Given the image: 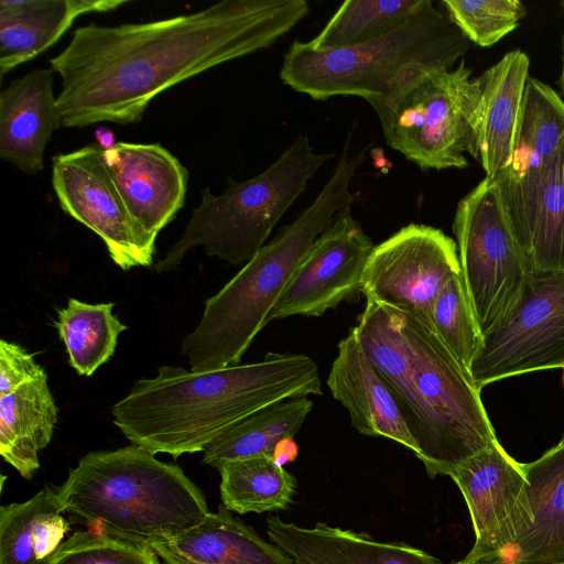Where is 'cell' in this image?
<instances>
[{
	"instance_id": "1",
	"label": "cell",
	"mask_w": 564,
	"mask_h": 564,
	"mask_svg": "<svg viewBox=\"0 0 564 564\" xmlns=\"http://www.w3.org/2000/svg\"><path fill=\"white\" fill-rule=\"evenodd\" d=\"M308 13L306 0H224L153 22L80 26L50 59L59 126L137 123L164 90L269 47Z\"/></svg>"
},
{
	"instance_id": "2",
	"label": "cell",
	"mask_w": 564,
	"mask_h": 564,
	"mask_svg": "<svg viewBox=\"0 0 564 564\" xmlns=\"http://www.w3.org/2000/svg\"><path fill=\"white\" fill-rule=\"evenodd\" d=\"M322 393L313 358L268 352L258 362L207 371L161 366L155 377L137 380L111 414L132 445L177 458L204 452L226 429L263 406Z\"/></svg>"
},
{
	"instance_id": "3",
	"label": "cell",
	"mask_w": 564,
	"mask_h": 564,
	"mask_svg": "<svg viewBox=\"0 0 564 564\" xmlns=\"http://www.w3.org/2000/svg\"><path fill=\"white\" fill-rule=\"evenodd\" d=\"M352 328L397 397L431 478L449 476L497 438L481 390L420 321L367 301Z\"/></svg>"
},
{
	"instance_id": "4",
	"label": "cell",
	"mask_w": 564,
	"mask_h": 564,
	"mask_svg": "<svg viewBox=\"0 0 564 564\" xmlns=\"http://www.w3.org/2000/svg\"><path fill=\"white\" fill-rule=\"evenodd\" d=\"M345 143L336 167L311 205L265 243L242 269L205 302L197 326L182 341L193 371L239 365L292 275L318 236L356 195L350 182L367 149L349 153Z\"/></svg>"
},
{
	"instance_id": "5",
	"label": "cell",
	"mask_w": 564,
	"mask_h": 564,
	"mask_svg": "<svg viewBox=\"0 0 564 564\" xmlns=\"http://www.w3.org/2000/svg\"><path fill=\"white\" fill-rule=\"evenodd\" d=\"M56 494L63 513L88 530L149 547L209 512L203 491L180 466L132 444L89 452Z\"/></svg>"
},
{
	"instance_id": "6",
	"label": "cell",
	"mask_w": 564,
	"mask_h": 564,
	"mask_svg": "<svg viewBox=\"0 0 564 564\" xmlns=\"http://www.w3.org/2000/svg\"><path fill=\"white\" fill-rule=\"evenodd\" d=\"M470 42L434 4L389 34L351 47L316 51L294 41L281 80L316 100L356 96L371 102L423 74L452 69Z\"/></svg>"
},
{
	"instance_id": "7",
	"label": "cell",
	"mask_w": 564,
	"mask_h": 564,
	"mask_svg": "<svg viewBox=\"0 0 564 564\" xmlns=\"http://www.w3.org/2000/svg\"><path fill=\"white\" fill-rule=\"evenodd\" d=\"M332 153H316L306 135L260 174L231 182L219 195L206 187L181 238L155 264L156 272L175 269L194 247L230 264L249 262L265 245L275 225L305 191Z\"/></svg>"
},
{
	"instance_id": "8",
	"label": "cell",
	"mask_w": 564,
	"mask_h": 564,
	"mask_svg": "<svg viewBox=\"0 0 564 564\" xmlns=\"http://www.w3.org/2000/svg\"><path fill=\"white\" fill-rule=\"evenodd\" d=\"M480 87L464 61L448 70L421 75L393 95L369 105L386 142L421 170L465 169L476 159Z\"/></svg>"
},
{
	"instance_id": "9",
	"label": "cell",
	"mask_w": 564,
	"mask_h": 564,
	"mask_svg": "<svg viewBox=\"0 0 564 564\" xmlns=\"http://www.w3.org/2000/svg\"><path fill=\"white\" fill-rule=\"evenodd\" d=\"M453 231L466 294L484 336L506 319L533 273L497 181L485 177L458 202Z\"/></svg>"
},
{
	"instance_id": "10",
	"label": "cell",
	"mask_w": 564,
	"mask_h": 564,
	"mask_svg": "<svg viewBox=\"0 0 564 564\" xmlns=\"http://www.w3.org/2000/svg\"><path fill=\"white\" fill-rule=\"evenodd\" d=\"M564 367V271L533 272L506 319L482 336L469 370L481 390L499 380Z\"/></svg>"
},
{
	"instance_id": "11",
	"label": "cell",
	"mask_w": 564,
	"mask_h": 564,
	"mask_svg": "<svg viewBox=\"0 0 564 564\" xmlns=\"http://www.w3.org/2000/svg\"><path fill=\"white\" fill-rule=\"evenodd\" d=\"M459 273L456 242L438 228L410 224L373 247L361 294L367 301L410 314L434 332L433 304Z\"/></svg>"
},
{
	"instance_id": "12",
	"label": "cell",
	"mask_w": 564,
	"mask_h": 564,
	"mask_svg": "<svg viewBox=\"0 0 564 564\" xmlns=\"http://www.w3.org/2000/svg\"><path fill=\"white\" fill-rule=\"evenodd\" d=\"M468 507L475 542L468 564L499 561L528 523L527 477L522 463L498 438L449 474Z\"/></svg>"
},
{
	"instance_id": "13",
	"label": "cell",
	"mask_w": 564,
	"mask_h": 564,
	"mask_svg": "<svg viewBox=\"0 0 564 564\" xmlns=\"http://www.w3.org/2000/svg\"><path fill=\"white\" fill-rule=\"evenodd\" d=\"M52 185L61 208L101 238L115 264L124 271L152 265L154 251L132 223L97 143L55 155Z\"/></svg>"
},
{
	"instance_id": "14",
	"label": "cell",
	"mask_w": 564,
	"mask_h": 564,
	"mask_svg": "<svg viewBox=\"0 0 564 564\" xmlns=\"http://www.w3.org/2000/svg\"><path fill=\"white\" fill-rule=\"evenodd\" d=\"M375 245L350 207L341 209L314 241L270 314L322 316L361 293L364 270Z\"/></svg>"
},
{
	"instance_id": "15",
	"label": "cell",
	"mask_w": 564,
	"mask_h": 564,
	"mask_svg": "<svg viewBox=\"0 0 564 564\" xmlns=\"http://www.w3.org/2000/svg\"><path fill=\"white\" fill-rule=\"evenodd\" d=\"M102 158L132 223L154 251L159 232L184 205L187 169L160 143L117 142L102 149Z\"/></svg>"
},
{
	"instance_id": "16",
	"label": "cell",
	"mask_w": 564,
	"mask_h": 564,
	"mask_svg": "<svg viewBox=\"0 0 564 564\" xmlns=\"http://www.w3.org/2000/svg\"><path fill=\"white\" fill-rule=\"evenodd\" d=\"M494 180L532 272L564 271V143L523 177Z\"/></svg>"
},
{
	"instance_id": "17",
	"label": "cell",
	"mask_w": 564,
	"mask_h": 564,
	"mask_svg": "<svg viewBox=\"0 0 564 564\" xmlns=\"http://www.w3.org/2000/svg\"><path fill=\"white\" fill-rule=\"evenodd\" d=\"M326 383L359 433L387 437L419 453L397 397L364 351L354 328L339 341Z\"/></svg>"
},
{
	"instance_id": "18",
	"label": "cell",
	"mask_w": 564,
	"mask_h": 564,
	"mask_svg": "<svg viewBox=\"0 0 564 564\" xmlns=\"http://www.w3.org/2000/svg\"><path fill=\"white\" fill-rule=\"evenodd\" d=\"M267 535L293 564H442L402 542H379L365 533L317 522L300 527L278 516L267 519Z\"/></svg>"
},
{
	"instance_id": "19",
	"label": "cell",
	"mask_w": 564,
	"mask_h": 564,
	"mask_svg": "<svg viewBox=\"0 0 564 564\" xmlns=\"http://www.w3.org/2000/svg\"><path fill=\"white\" fill-rule=\"evenodd\" d=\"M53 83L52 68H37L0 94V156L26 174L44 170L45 149L61 127Z\"/></svg>"
},
{
	"instance_id": "20",
	"label": "cell",
	"mask_w": 564,
	"mask_h": 564,
	"mask_svg": "<svg viewBox=\"0 0 564 564\" xmlns=\"http://www.w3.org/2000/svg\"><path fill=\"white\" fill-rule=\"evenodd\" d=\"M530 59L521 50L508 52L478 76L480 98L476 126V160L494 180L511 158L529 75Z\"/></svg>"
},
{
	"instance_id": "21",
	"label": "cell",
	"mask_w": 564,
	"mask_h": 564,
	"mask_svg": "<svg viewBox=\"0 0 564 564\" xmlns=\"http://www.w3.org/2000/svg\"><path fill=\"white\" fill-rule=\"evenodd\" d=\"M522 467L528 523L511 549L494 563H564V446L555 445Z\"/></svg>"
},
{
	"instance_id": "22",
	"label": "cell",
	"mask_w": 564,
	"mask_h": 564,
	"mask_svg": "<svg viewBox=\"0 0 564 564\" xmlns=\"http://www.w3.org/2000/svg\"><path fill=\"white\" fill-rule=\"evenodd\" d=\"M151 549L164 564H293L223 505L196 525Z\"/></svg>"
},
{
	"instance_id": "23",
	"label": "cell",
	"mask_w": 564,
	"mask_h": 564,
	"mask_svg": "<svg viewBox=\"0 0 564 564\" xmlns=\"http://www.w3.org/2000/svg\"><path fill=\"white\" fill-rule=\"evenodd\" d=\"M128 0H0V78L52 46L83 14Z\"/></svg>"
},
{
	"instance_id": "24",
	"label": "cell",
	"mask_w": 564,
	"mask_h": 564,
	"mask_svg": "<svg viewBox=\"0 0 564 564\" xmlns=\"http://www.w3.org/2000/svg\"><path fill=\"white\" fill-rule=\"evenodd\" d=\"M57 412L46 372L0 395V454L25 479L40 467L39 452L52 440Z\"/></svg>"
},
{
	"instance_id": "25",
	"label": "cell",
	"mask_w": 564,
	"mask_h": 564,
	"mask_svg": "<svg viewBox=\"0 0 564 564\" xmlns=\"http://www.w3.org/2000/svg\"><path fill=\"white\" fill-rule=\"evenodd\" d=\"M56 488L45 487L23 502L0 508V564H50L66 540Z\"/></svg>"
},
{
	"instance_id": "26",
	"label": "cell",
	"mask_w": 564,
	"mask_h": 564,
	"mask_svg": "<svg viewBox=\"0 0 564 564\" xmlns=\"http://www.w3.org/2000/svg\"><path fill=\"white\" fill-rule=\"evenodd\" d=\"M307 397L263 406L220 433L203 452V463L219 465L259 455L272 456L279 441L299 432L313 409Z\"/></svg>"
},
{
	"instance_id": "27",
	"label": "cell",
	"mask_w": 564,
	"mask_h": 564,
	"mask_svg": "<svg viewBox=\"0 0 564 564\" xmlns=\"http://www.w3.org/2000/svg\"><path fill=\"white\" fill-rule=\"evenodd\" d=\"M564 143V100L549 85L529 77L513 151L498 175L519 180L545 164ZM497 175V176H498Z\"/></svg>"
},
{
	"instance_id": "28",
	"label": "cell",
	"mask_w": 564,
	"mask_h": 564,
	"mask_svg": "<svg viewBox=\"0 0 564 564\" xmlns=\"http://www.w3.org/2000/svg\"><path fill=\"white\" fill-rule=\"evenodd\" d=\"M217 469L221 502L229 511L246 514L285 510L293 501L296 479L270 455L226 462Z\"/></svg>"
},
{
	"instance_id": "29",
	"label": "cell",
	"mask_w": 564,
	"mask_h": 564,
	"mask_svg": "<svg viewBox=\"0 0 564 564\" xmlns=\"http://www.w3.org/2000/svg\"><path fill=\"white\" fill-rule=\"evenodd\" d=\"M433 4L432 0H348L307 43L316 51L364 44L389 34Z\"/></svg>"
},
{
	"instance_id": "30",
	"label": "cell",
	"mask_w": 564,
	"mask_h": 564,
	"mask_svg": "<svg viewBox=\"0 0 564 564\" xmlns=\"http://www.w3.org/2000/svg\"><path fill=\"white\" fill-rule=\"evenodd\" d=\"M113 303L90 304L69 297L58 311L55 327L65 344L69 365L90 377L115 354L118 336L127 329L112 313Z\"/></svg>"
},
{
	"instance_id": "31",
	"label": "cell",
	"mask_w": 564,
	"mask_h": 564,
	"mask_svg": "<svg viewBox=\"0 0 564 564\" xmlns=\"http://www.w3.org/2000/svg\"><path fill=\"white\" fill-rule=\"evenodd\" d=\"M432 324L438 339L469 375L482 335L471 311L462 273L452 278L436 297Z\"/></svg>"
},
{
	"instance_id": "32",
	"label": "cell",
	"mask_w": 564,
	"mask_h": 564,
	"mask_svg": "<svg viewBox=\"0 0 564 564\" xmlns=\"http://www.w3.org/2000/svg\"><path fill=\"white\" fill-rule=\"evenodd\" d=\"M459 31L481 47H490L519 26L527 8L519 0H443Z\"/></svg>"
},
{
	"instance_id": "33",
	"label": "cell",
	"mask_w": 564,
	"mask_h": 564,
	"mask_svg": "<svg viewBox=\"0 0 564 564\" xmlns=\"http://www.w3.org/2000/svg\"><path fill=\"white\" fill-rule=\"evenodd\" d=\"M50 564H164L153 549L91 530L67 538Z\"/></svg>"
},
{
	"instance_id": "34",
	"label": "cell",
	"mask_w": 564,
	"mask_h": 564,
	"mask_svg": "<svg viewBox=\"0 0 564 564\" xmlns=\"http://www.w3.org/2000/svg\"><path fill=\"white\" fill-rule=\"evenodd\" d=\"M45 373L32 354L22 346L0 340V395H6L20 386Z\"/></svg>"
},
{
	"instance_id": "35",
	"label": "cell",
	"mask_w": 564,
	"mask_h": 564,
	"mask_svg": "<svg viewBox=\"0 0 564 564\" xmlns=\"http://www.w3.org/2000/svg\"><path fill=\"white\" fill-rule=\"evenodd\" d=\"M299 455V446L293 436L284 437L275 445L272 458L278 466L293 462Z\"/></svg>"
},
{
	"instance_id": "36",
	"label": "cell",
	"mask_w": 564,
	"mask_h": 564,
	"mask_svg": "<svg viewBox=\"0 0 564 564\" xmlns=\"http://www.w3.org/2000/svg\"><path fill=\"white\" fill-rule=\"evenodd\" d=\"M95 137L97 144L104 150L110 149L117 143L113 131L107 127L96 129Z\"/></svg>"
},
{
	"instance_id": "37",
	"label": "cell",
	"mask_w": 564,
	"mask_h": 564,
	"mask_svg": "<svg viewBox=\"0 0 564 564\" xmlns=\"http://www.w3.org/2000/svg\"><path fill=\"white\" fill-rule=\"evenodd\" d=\"M562 67H561V74L558 78V86L561 88V91L564 96V37H563V52H562Z\"/></svg>"
},
{
	"instance_id": "38",
	"label": "cell",
	"mask_w": 564,
	"mask_h": 564,
	"mask_svg": "<svg viewBox=\"0 0 564 564\" xmlns=\"http://www.w3.org/2000/svg\"><path fill=\"white\" fill-rule=\"evenodd\" d=\"M451 564H468V563H465L463 560H460L457 562H452ZM491 564H498V563H491ZM558 564H564V563H558Z\"/></svg>"
},
{
	"instance_id": "39",
	"label": "cell",
	"mask_w": 564,
	"mask_h": 564,
	"mask_svg": "<svg viewBox=\"0 0 564 564\" xmlns=\"http://www.w3.org/2000/svg\"><path fill=\"white\" fill-rule=\"evenodd\" d=\"M557 446H564V434H563L562 438L560 440V442L557 443Z\"/></svg>"
},
{
	"instance_id": "40",
	"label": "cell",
	"mask_w": 564,
	"mask_h": 564,
	"mask_svg": "<svg viewBox=\"0 0 564 564\" xmlns=\"http://www.w3.org/2000/svg\"><path fill=\"white\" fill-rule=\"evenodd\" d=\"M563 383H564V367H563Z\"/></svg>"
}]
</instances>
